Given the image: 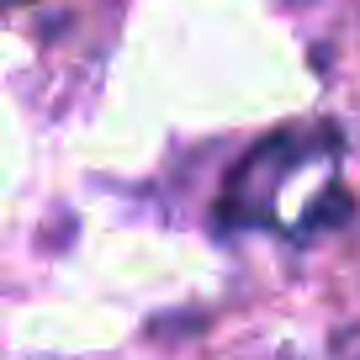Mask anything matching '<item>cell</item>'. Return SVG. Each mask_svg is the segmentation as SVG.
<instances>
[{
    "label": "cell",
    "mask_w": 360,
    "mask_h": 360,
    "mask_svg": "<svg viewBox=\"0 0 360 360\" xmlns=\"http://www.w3.org/2000/svg\"><path fill=\"white\" fill-rule=\"evenodd\" d=\"M339 154V133L334 127H281L265 143H255L244 159L233 165L217 202V223L223 228H281V191L297 169L318 165V159Z\"/></svg>",
    "instance_id": "6da1fadb"
},
{
    "label": "cell",
    "mask_w": 360,
    "mask_h": 360,
    "mask_svg": "<svg viewBox=\"0 0 360 360\" xmlns=\"http://www.w3.org/2000/svg\"><path fill=\"white\" fill-rule=\"evenodd\" d=\"M16 6H22V0H16Z\"/></svg>",
    "instance_id": "7a4b0ae2"
}]
</instances>
